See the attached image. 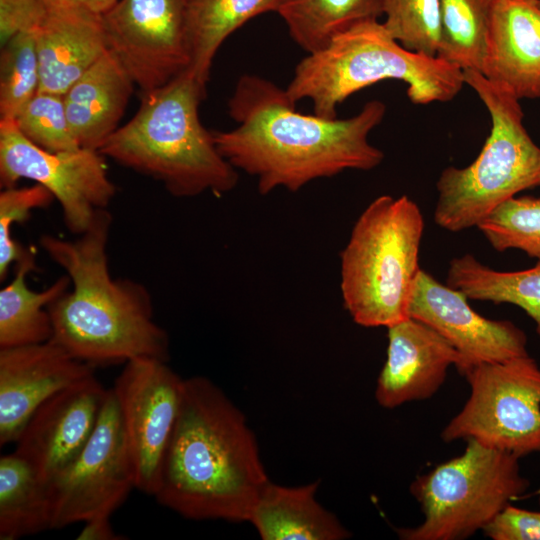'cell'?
<instances>
[{
    "instance_id": "obj_26",
    "label": "cell",
    "mask_w": 540,
    "mask_h": 540,
    "mask_svg": "<svg viewBox=\"0 0 540 540\" xmlns=\"http://www.w3.org/2000/svg\"><path fill=\"white\" fill-rule=\"evenodd\" d=\"M307 53L325 47L352 26L382 15V0H280L276 12Z\"/></svg>"
},
{
    "instance_id": "obj_5",
    "label": "cell",
    "mask_w": 540,
    "mask_h": 540,
    "mask_svg": "<svg viewBox=\"0 0 540 540\" xmlns=\"http://www.w3.org/2000/svg\"><path fill=\"white\" fill-rule=\"evenodd\" d=\"M407 85L417 105L448 102L465 85L463 70L437 57L403 47L379 20L358 23L299 61L286 87L289 99H309L315 115L337 118L352 94L383 80Z\"/></svg>"
},
{
    "instance_id": "obj_2",
    "label": "cell",
    "mask_w": 540,
    "mask_h": 540,
    "mask_svg": "<svg viewBox=\"0 0 540 540\" xmlns=\"http://www.w3.org/2000/svg\"><path fill=\"white\" fill-rule=\"evenodd\" d=\"M269 481L242 411L208 378L184 379L156 500L190 520L248 522Z\"/></svg>"
},
{
    "instance_id": "obj_23",
    "label": "cell",
    "mask_w": 540,
    "mask_h": 540,
    "mask_svg": "<svg viewBox=\"0 0 540 540\" xmlns=\"http://www.w3.org/2000/svg\"><path fill=\"white\" fill-rule=\"evenodd\" d=\"M191 51L188 70L207 88L213 60L224 41L249 20L277 12L280 0H186Z\"/></svg>"
},
{
    "instance_id": "obj_9",
    "label": "cell",
    "mask_w": 540,
    "mask_h": 540,
    "mask_svg": "<svg viewBox=\"0 0 540 540\" xmlns=\"http://www.w3.org/2000/svg\"><path fill=\"white\" fill-rule=\"evenodd\" d=\"M464 377L470 395L443 428L444 442L474 440L519 459L540 452V366L534 358L480 363Z\"/></svg>"
},
{
    "instance_id": "obj_22",
    "label": "cell",
    "mask_w": 540,
    "mask_h": 540,
    "mask_svg": "<svg viewBox=\"0 0 540 540\" xmlns=\"http://www.w3.org/2000/svg\"><path fill=\"white\" fill-rule=\"evenodd\" d=\"M36 253L31 248L15 263L13 280L0 290V349L49 341L52 322L48 306L71 287L67 274L42 291L31 290L26 276L37 271Z\"/></svg>"
},
{
    "instance_id": "obj_4",
    "label": "cell",
    "mask_w": 540,
    "mask_h": 540,
    "mask_svg": "<svg viewBox=\"0 0 540 540\" xmlns=\"http://www.w3.org/2000/svg\"><path fill=\"white\" fill-rule=\"evenodd\" d=\"M206 92L188 69L166 85L143 92L136 114L99 152L162 183L175 197L228 193L239 176L219 152L213 132L201 123L199 105Z\"/></svg>"
},
{
    "instance_id": "obj_37",
    "label": "cell",
    "mask_w": 540,
    "mask_h": 540,
    "mask_svg": "<svg viewBox=\"0 0 540 540\" xmlns=\"http://www.w3.org/2000/svg\"><path fill=\"white\" fill-rule=\"evenodd\" d=\"M538 501H539V506H540V493H539V499H538Z\"/></svg>"
},
{
    "instance_id": "obj_14",
    "label": "cell",
    "mask_w": 540,
    "mask_h": 540,
    "mask_svg": "<svg viewBox=\"0 0 540 540\" xmlns=\"http://www.w3.org/2000/svg\"><path fill=\"white\" fill-rule=\"evenodd\" d=\"M459 290L421 269L408 306V316L438 332L460 354L458 372L480 363L503 362L529 355L525 332L509 320L477 313Z\"/></svg>"
},
{
    "instance_id": "obj_36",
    "label": "cell",
    "mask_w": 540,
    "mask_h": 540,
    "mask_svg": "<svg viewBox=\"0 0 540 540\" xmlns=\"http://www.w3.org/2000/svg\"><path fill=\"white\" fill-rule=\"evenodd\" d=\"M47 8H72L104 16L119 0H43Z\"/></svg>"
},
{
    "instance_id": "obj_29",
    "label": "cell",
    "mask_w": 540,
    "mask_h": 540,
    "mask_svg": "<svg viewBox=\"0 0 540 540\" xmlns=\"http://www.w3.org/2000/svg\"><path fill=\"white\" fill-rule=\"evenodd\" d=\"M477 228L497 251L517 249L540 260V197H513Z\"/></svg>"
},
{
    "instance_id": "obj_34",
    "label": "cell",
    "mask_w": 540,
    "mask_h": 540,
    "mask_svg": "<svg viewBox=\"0 0 540 540\" xmlns=\"http://www.w3.org/2000/svg\"><path fill=\"white\" fill-rule=\"evenodd\" d=\"M43 0H0V43L15 35L35 31L47 14Z\"/></svg>"
},
{
    "instance_id": "obj_30",
    "label": "cell",
    "mask_w": 540,
    "mask_h": 540,
    "mask_svg": "<svg viewBox=\"0 0 540 540\" xmlns=\"http://www.w3.org/2000/svg\"><path fill=\"white\" fill-rule=\"evenodd\" d=\"M382 22L406 49L437 56L442 42L440 0H382Z\"/></svg>"
},
{
    "instance_id": "obj_17",
    "label": "cell",
    "mask_w": 540,
    "mask_h": 540,
    "mask_svg": "<svg viewBox=\"0 0 540 540\" xmlns=\"http://www.w3.org/2000/svg\"><path fill=\"white\" fill-rule=\"evenodd\" d=\"M387 357L377 379L375 398L386 409L432 397L451 366L461 364L458 351L428 325L408 317L387 327Z\"/></svg>"
},
{
    "instance_id": "obj_6",
    "label": "cell",
    "mask_w": 540,
    "mask_h": 540,
    "mask_svg": "<svg viewBox=\"0 0 540 540\" xmlns=\"http://www.w3.org/2000/svg\"><path fill=\"white\" fill-rule=\"evenodd\" d=\"M423 231L406 195H381L360 214L340 254L343 304L355 323L387 328L409 317Z\"/></svg>"
},
{
    "instance_id": "obj_1",
    "label": "cell",
    "mask_w": 540,
    "mask_h": 540,
    "mask_svg": "<svg viewBox=\"0 0 540 540\" xmlns=\"http://www.w3.org/2000/svg\"><path fill=\"white\" fill-rule=\"evenodd\" d=\"M295 106L285 89L244 74L228 100L237 126L212 131L221 155L254 176L260 194L276 188L295 192L313 180L346 170L368 171L382 163L384 153L369 142L386 114L382 101H368L346 119L302 114Z\"/></svg>"
},
{
    "instance_id": "obj_31",
    "label": "cell",
    "mask_w": 540,
    "mask_h": 540,
    "mask_svg": "<svg viewBox=\"0 0 540 540\" xmlns=\"http://www.w3.org/2000/svg\"><path fill=\"white\" fill-rule=\"evenodd\" d=\"M14 121L27 139L45 150L64 152L81 148L71 132L63 95L38 91Z\"/></svg>"
},
{
    "instance_id": "obj_15",
    "label": "cell",
    "mask_w": 540,
    "mask_h": 540,
    "mask_svg": "<svg viewBox=\"0 0 540 540\" xmlns=\"http://www.w3.org/2000/svg\"><path fill=\"white\" fill-rule=\"evenodd\" d=\"M107 392L93 375L52 395L26 423L15 452L50 484L89 442Z\"/></svg>"
},
{
    "instance_id": "obj_7",
    "label": "cell",
    "mask_w": 540,
    "mask_h": 540,
    "mask_svg": "<svg viewBox=\"0 0 540 540\" xmlns=\"http://www.w3.org/2000/svg\"><path fill=\"white\" fill-rule=\"evenodd\" d=\"M463 77L485 105L491 130L471 164L446 167L436 182L434 220L450 232L477 227L507 200L540 186V147L524 127L520 100L479 71L463 70Z\"/></svg>"
},
{
    "instance_id": "obj_11",
    "label": "cell",
    "mask_w": 540,
    "mask_h": 540,
    "mask_svg": "<svg viewBox=\"0 0 540 540\" xmlns=\"http://www.w3.org/2000/svg\"><path fill=\"white\" fill-rule=\"evenodd\" d=\"M51 529L110 516L136 488L120 410L112 388L89 442L50 484Z\"/></svg>"
},
{
    "instance_id": "obj_27",
    "label": "cell",
    "mask_w": 540,
    "mask_h": 540,
    "mask_svg": "<svg viewBox=\"0 0 540 540\" xmlns=\"http://www.w3.org/2000/svg\"><path fill=\"white\" fill-rule=\"evenodd\" d=\"M495 0H440L442 42L437 57L462 70H481Z\"/></svg>"
},
{
    "instance_id": "obj_8",
    "label": "cell",
    "mask_w": 540,
    "mask_h": 540,
    "mask_svg": "<svg viewBox=\"0 0 540 540\" xmlns=\"http://www.w3.org/2000/svg\"><path fill=\"white\" fill-rule=\"evenodd\" d=\"M519 458L508 452L466 441L460 455L418 475L410 492L423 521L396 529L403 540H463L483 530L530 481L521 474Z\"/></svg>"
},
{
    "instance_id": "obj_28",
    "label": "cell",
    "mask_w": 540,
    "mask_h": 540,
    "mask_svg": "<svg viewBox=\"0 0 540 540\" xmlns=\"http://www.w3.org/2000/svg\"><path fill=\"white\" fill-rule=\"evenodd\" d=\"M40 66L36 30L22 32L1 47L0 116L15 119L39 91Z\"/></svg>"
},
{
    "instance_id": "obj_18",
    "label": "cell",
    "mask_w": 540,
    "mask_h": 540,
    "mask_svg": "<svg viewBox=\"0 0 540 540\" xmlns=\"http://www.w3.org/2000/svg\"><path fill=\"white\" fill-rule=\"evenodd\" d=\"M480 73L518 100L540 98L537 0H495Z\"/></svg>"
},
{
    "instance_id": "obj_3",
    "label": "cell",
    "mask_w": 540,
    "mask_h": 540,
    "mask_svg": "<svg viewBox=\"0 0 540 540\" xmlns=\"http://www.w3.org/2000/svg\"><path fill=\"white\" fill-rule=\"evenodd\" d=\"M111 224L108 209H100L76 240L41 236L40 246L71 280V287L48 306L50 340L92 366L136 358L168 361V334L154 321L148 289L110 274Z\"/></svg>"
},
{
    "instance_id": "obj_12",
    "label": "cell",
    "mask_w": 540,
    "mask_h": 540,
    "mask_svg": "<svg viewBox=\"0 0 540 540\" xmlns=\"http://www.w3.org/2000/svg\"><path fill=\"white\" fill-rule=\"evenodd\" d=\"M183 378L167 361L136 358L125 363L112 388L133 463L136 488L154 496L177 421Z\"/></svg>"
},
{
    "instance_id": "obj_32",
    "label": "cell",
    "mask_w": 540,
    "mask_h": 540,
    "mask_svg": "<svg viewBox=\"0 0 540 540\" xmlns=\"http://www.w3.org/2000/svg\"><path fill=\"white\" fill-rule=\"evenodd\" d=\"M52 193L40 184L23 188H4L0 193V280L3 281L13 263L22 259L29 248L22 247L12 237L14 224L28 221L35 209L48 207Z\"/></svg>"
},
{
    "instance_id": "obj_33",
    "label": "cell",
    "mask_w": 540,
    "mask_h": 540,
    "mask_svg": "<svg viewBox=\"0 0 540 540\" xmlns=\"http://www.w3.org/2000/svg\"><path fill=\"white\" fill-rule=\"evenodd\" d=\"M482 531L492 540H540V511L510 504Z\"/></svg>"
},
{
    "instance_id": "obj_35",
    "label": "cell",
    "mask_w": 540,
    "mask_h": 540,
    "mask_svg": "<svg viewBox=\"0 0 540 540\" xmlns=\"http://www.w3.org/2000/svg\"><path fill=\"white\" fill-rule=\"evenodd\" d=\"M85 525L77 536L78 540H123L124 535L114 531L110 516H97L84 522Z\"/></svg>"
},
{
    "instance_id": "obj_25",
    "label": "cell",
    "mask_w": 540,
    "mask_h": 540,
    "mask_svg": "<svg viewBox=\"0 0 540 540\" xmlns=\"http://www.w3.org/2000/svg\"><path fill=\"white\" fill-rule=\"evenodd\" d=\"M446 283L468 299L518 306L534 321L540 337V260L528 269L498 271L464 254L450 261Z\"/></svg>"
},
{
    "instance_id": "obj_20",
    "label": "cell",
    "mask_w": 540,
    "mask_h": 540,
    "mask_svg": "<svg viewBox=\"0 0 540 540\" xmlns=\"http://www.w3.org/2000/svg\"><path fill=\"white\" fill-rule=\"evenodd\" d=\"M135 82L108 50L64 93L71 132L81 148L98 150L119 128Z\"/></svg>"
},
{
    "instance_id": "obj_21",
    "label": "cell",
    "mask_w": 540,
    "mask_h": 540,
    "mask_svg": "<svg viewBox=\"0 0 540 540\" xmlns=\"http://www.w3.org/2000/svg\"><path fill=\"white\" fill-rule=\"evenodd\" d=\"M320 481L288 487L269 481L249 521L263 540H343L351 533L316 499Z\"/></svg>"
},
{
    "instance_id": "obj_19",
    "label": "cell",
    "mask_w": 540,
    "mask_h": 540,
    "mask_svg": "<svg viewBox=\"0 0 540 540\" xmlns=\"http://www.w3.org/2000/svg\"><path fill=\"white\" fill-rule=\"evenodd\" d=\"M36 30L39 91L59 95L108 50L103 16L80 9L47 8Z\"/></svg>"
},
{
    "instance_id": "obj_13",
    "label": "cell",
    "mask_w": 540,
    "mask_h": 540,
    "mask_svg": "<svg viewBox=\"0 0 540 540\" xmlns=\"http://www.w3.org/2000/svg\"><path fill=\"white\" fill-rule=\"evenodd\" d=\"M103 21L109 49L142 93L190 67L186 0H119Z\"/></svg>"
},
{
    "instance_id": "obj_24",
    "label": "cell",
    "mask_w": 540,
    "mask_h": 540,
    "mask_svg": "<svg viewBox=\"0 0 540 540\" xmlns=\"http://www.w3.org/2000/svg\"><path fill=\"white\" fill-rule=\"evenodd\" d=\"M49 484L15 451L0 458V539L15 540L51 529Z\"/></svg>"
},
{
    "instance_id": "obj_10",
    "label": "cell",
    "mask_w": 540,
    "mask_h": 540,
    "mask_svg": "<svg viewBox=\"0 0 540 540\" xmlns=\"http://www.w3.org/2000/svg\"><path fill=\"white\" fill-rule=\"evenodd\" d=\"M20 179L48 189L60 203L67 229L76 235L88 229L117 192L98 150L51 152L27 139L13 119H1L0 185L15 187Z\"/></svg>"
},
{
    "instance_id": "obj_38",
    "label": "cell",
    "mask_w": 540,
    "mask_h": 540,
    "mask_svg": "<svg viewBox=\"0 0 540 540\" xmlns=\"http://www.w3.org/2000/svg\"><path fill=\"white\" fill-rule=\"evenodd\" d=\"M540 3V0H537Z\"/></svg>"
},
{
    "instance_id": "obj_16",
    "label": "cell",
    "mask_w": 540,
    "mask_h": 540,
    "mask_svg": "<svg viewBox=\"0 0 540 540\" xmlns=\"http://www.w3.org/2000/svg\"><path fill=\"white\" fill-rule=\"evenodd\" d=\"M93 375L92 365L52 340L0 349V445L16 442L45 400Z\"/></svg>"
}]
</instances>
